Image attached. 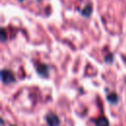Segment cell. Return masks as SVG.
Returning a JSON list of instances; mask_svg holds the SVG:
<instances>
[{
  "label": "cell",
  "instance_id": "cell-1",
  "mask_svg": "<svg viewBox=\"0 0 126 126\" xmlns=\"http://www.w3.org/2000/svg\"><path fill=\"white\" fill-rule=\"evenodd\" d=\"M1 77H2V82L4 84H11L15 82V77L10 70L3 69L1 72Z\"/></svg>",
  "mask_w": 126,
  "mask_h": 126
},
{
  "label": "cell",
  "instance_id": "cell-2",
  "mask_svg": "<svg viewBox=\"0 0 126 126\" xmlns=\"http://www.w3.org/2000/svg\"><path fill=\"white\" fill-rule=\"evenodd\" d=\"M45 120H46V122L49 126H59V124H60L59 117L56 114L52 113V112H49V113L46 114Z\"/></svg>",
  "mask_w": 126,
  "mask_h": 126
},
{
  "label": "cell",
  "instance_id": "cell-3",
  "mask_svg": "<svg viewBox=\"0 0 126 126\" xmlns=\"http://www.w3.org/2000/svg\"><path fill=\"white\" fill-rule=\"evenodd\" d=\"M36 71L42 77H47L49 75V68L47 65H44V64H39L36 67Z\"/></svg>",
  "mask_w": 126,
  "mask_h": 126
},
{
  "label": "cell",
  "instance_id": "cell-4",
  "mask_svg": "<svg viewBox=\"0 0 126 126\" xmlns=\"http://www.w3.org/2000/svg\"><path fill=\"white\" fill-rule=\"evenodd\" d=\"M95 126H109V121L106 117H99L94 121Z\"/></svg>",
  "mask_w": 126,
  "mask_h": 126
},
{
  "label": "cell",
  "instance_id": "cell-5",
  "mask_svg": "<svg viewBox=\"0 0 126 126\" xmlns=\"http://www.w3.org/2000/svg\"><path fill=\"white\" fill-rule=\"evenodd\" d=\"M107 100L113 104H115L117 101H118V95L115 94V93H111V94H108L107 96H106Z\"/></svg>",
  "mask_w": 126,
  "mask_h": 126
},
{
  "label": "cell",
  "instance_id": "cell-6",
  "mask_svg": "<svg viewBox=\"0 0 126 126\" xmlns=\"http://www.w3.org/2000/svg\"><path fill=\"white\" fill-rule=\"evenodd\" d=\"M11 126H15V125H11Z\"/></svg>",
  "mask_w": 126,
  "mask_h": 126
}]
</instances>
